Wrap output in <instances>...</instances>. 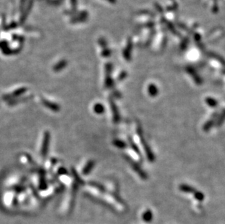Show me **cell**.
<instances>
[{
  "label": "cell",
  "mask_w": 225,
  "mask_h": 224,
  "mask_svg": "<svg viewBox=\"0 0 225 224\" xmlns=\"http://www.w3.org/2000/svg\"><path fill=\"white\" fill-rule=\"evenodd\" d=\"M136 132H137V135H138V138H139V142H140V143H141V146L143 147V149H144V151L146 156H147V160H149V162H155V155H154L152 151L151 148H150L149 146L148 145L147 141H146L144 137L142 128H141V125H137Z\"/></svg>",
  "instance_id": "1"
},
{
  "label": "cell",
  "mask_w": 225,
  "mask_h": 224,
  "mask_svg": "<svg viewBox=\"0 0 225 224\" xmlns=\"http://www.w3.org/2000/svg\"><path fill=\"white\" fill-rule=\"evenodd\" d=\"M113 145L116 146L117 148H120V149H123V148H127V143L123 141V140H119V139H115L113 140Z\"/></svg>",
  "instance_id": "10"
},
{
  "label": "cell",
  "mask_w": 225,
  "mask_h": 224,
  "mask_svg": "<svg viewBox=\"0 0 225 224\" xmlns=\"http://www.w3.org/2000/svg\"><path fill=\"white\" fill-rule=\"evenodd\" d=\"M152 211L148 209V210L145 211L143 214V219L146 221H149L152 220Z\"/></svg>",
  "instance_id": "13"
},
{
  "label": "cell",
  "mask_w": 225,
  "mask_h": 224,
  "mask_svg": "<svg viewBox=\"0 0 225 224\" xmlns=\"http://www.w3.org/2000/svg\"><path fill=\"white\" fill-rule=\"evenodd\" d=\"M109 104L110 106L111 111V116H112V120L114 123H118L120 120V116H119V110L117 108L116 103L114 102V100L112 98L109 99Z\"/></svg>",
  "instance_id": "3"
},
{
  "label": "cell",
  "mask_w": 225,
  "mask_h": 224,
  "mask_svg": "<svg viewBox=\"0 0 225 224\" xmlns=\"http://www.w3.org/2000/svg\"><path fill=\"white\" fill-rule=\"evenodd\" d=\"M49 140H50V135L49 132H45L43 135V140H42V148L40 151L41 155L42 157H45L47 155V152L48 150V145H49Z\"/></svg>",
  "instance_id": "4"
},
{
  "label": "cell",
  "mask_w": 225,
  "mask_h": 224,
  "mask_svg": "<svg viewBox=\"0 0 225 224\" xmlns=\"http://www.w3.org/2000/svg\"><path fill=\"white\" fill-rule=\"evenodd\" d=\"M217 118H218L217 112H214L211 117H210V119L204 124L203 127H202V130H203V131H205V132L210 131V130L213 127V126L216 124Z\"/></svg>",
  "instance_id": "5"
},
{
  "label": "cell",
  "mask_w": 225,
  "mask_h": 224,
  "mask_svg": "<svg viewBox=\"0 0 225 224\" xmlns=\"http://www.w3.org/2000/svg\"><path fill=\"white\" fill-rule=\"evenodd\" d=\"M179 189L182 192L186 193H194L195 192V189L194 187L188 184H184V183H182V184L179 185Z\"/></svg>",
  "instance_id": "6"
},
{
  "label": "cell",
  "mask_w": 225,
  "mask_h": 224,
  "mask_svg": "<svg viewBox=\"0 0 225 224\" xmlns=\"http://www.w3.org/2000/svg\"><path fill=\"white\" fill-rule=\"evenodd\" d=\"M124 158L125 159V160H126V162H128V164L131 165V168L134 170V172L140 177V178H141L142 180H147L148 178L147 173L144 171L143 169L140 167L139 164H138L133 159H131L128 155H127V154H125L124 156Z\"/></svg>",
  "instance_id": "2"
},
{
  "label": "cell",
  "mask_w": 225,
  "mask_h": 224,
  "mask_svg": "<svg viewBox=\"0 0 225 224\" xmlns=\"http://www.w3.org/2000/svg\"><path fill=\"white\" fill-rule=\"evenodd\" d=\"M205 102L210 108H216L218 106V101L212 97H207L205 99Z\"/></svg>",
  "instance_id": "9"
},
{
  "label": "cell",
  "mask_w": 225,
  "mask_h": 224,
  "mask_svg": "<svg viewBox=\"0 0 225 224\" xmlns=\"http://www.w3.org/2000/svg\"><path fill=\"white\" fill-rule=\"evenodd\" d=\"M194 197L195 198V199H197L198 201H203V199L205 198V196H204V193L200 192V191H195V192L194 193Z\"/></svg>",
  "instance_id": "14"
},
{
  "label": "cell",
  "mask_w": 225,
  "mask_h": 224,
  "mask_svg": "<svg viewBox=\"0 0 225 224\" xmlns=\"http://www.w3.org/2000/svg\"><path fill=\"white\" fill-rule=\"evenodd\" d=\"M224 122H225V109L223 110L222 113L220 114V115L218 117L217 119H216V127H221Z\"/></svg>",
  "instance_id": "11"
},
{
  "label": "cell",
  "mask_w": 225,
  "mask_h": 224,
  "mask_svg": "<svg viewBox=\"0 0 225 224\" xmlns=\"http://www.w3.org/2000/svg\"><path fill=\"white\" fill-rule=\"evenodd\" d=\"M104 106L101 103H96L93 106V111L96 112L97 114H102L104 112Z\"/></svg>",
  "instance_id": "12"
},
{
  "label": "cell",
  "mask_w": 225,
  "mask_h": 224,
  "mask_svg": "<svg viewBox=\"0 0 225 224\" xmlns=\"http://www.w3.org/2000/svg\"><path fill=\"white\" fill-rule=\"evenodd\" d=\"M95 166V162L93 160H90L88 163L86 164V165L85 166V168H83L82 170V173L84 175H88L91 172V170H93V168H94Z\"/></svg>",
  "instance_id": "7"
},
{
  "label": "cell",
  "mask_w": 225,
  "mask_h": 224,
  "mask_svg": "<svg viewBox=\"0 0 225 224\" xmlns=\"http://www.w3.org/2000/svg\"><path fill=\"white\" fill-rule=\"evenodd\" d=\"M65 65H66V62H65V61H61L59 64L56 65V67H55V70L56 71L60 70V69H62L63 68H64V67L65 66Z\"/></svg>",
  "instance_id": "15"
},
{
  "label": "cell",
  "mask_w": 225,
  "mask_h": 224,
  "mask_svg": "<svg viewBox=\"0 0 225 224\" xmlns=\"http://www.w3.org/2000/svg\"><path fill=\"white\" fill-rule=\"evenodd\" d=\"M147 90L150 97H155L156 96H157L158 89L157 86H155V85H149V87H148Z\"/></svg>",
  "instance_id": "8"
}]
</instances>
